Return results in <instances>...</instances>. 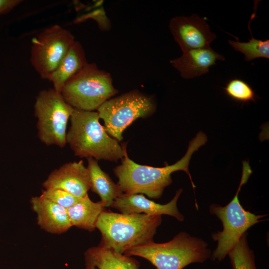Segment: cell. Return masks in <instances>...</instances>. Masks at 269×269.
Wrapping results in <instances>:
<instances>
[{"label":"cell","mask_w":269,"mask_h":269,"mask_svg":"<svg viewBox=\"0 0 269 269\" xmlns=\"http://www.w3.org/2000/svg\"><path fill=\"white\" fill-rule=\"evenodd\" d=\"M224 90L228 97L237 102L245 103L255 101V91L248 83L241 79L230 80Z\"/></svg>","instance_id":"44dd1931"},{"label":"cell","mask_w":269,"mask_h":269,"mask_svg":"<svg viewBox=\"0 0 269 269\" xmlns=\"http://www.w3.org/2000/svg\"><path fill=\"white\" fill-rule=\"evenodd\" d=\"M251 35L252 38L248 42H240L238 38L236 37L237 41L229 40L228 42L234 50L245 55L244 59L246 61H250L259 58L269 59V40L263 41L255 39L253 37L251 32Z\"/></svg>","instance_id":"ffe728a7"},{"label":"cell","mask_w":269,"mask_h":269,"mask_svg":"<svg viewBox=\"0 0 269 269\" xmlns=\"http://www.w3.org/2000/svg\"><path fill=\"white\" fill-rule=\"evenodd\" d=\"M74 41L71 32L58 24L46 28L32 38L30 60L41 78L49 80Z\"/></svg>","instance_id":"9c48e42d"},{"label":"cell","mask_w":269,"mask_h":269,"mask_svg":"<svg viewBox=\"0 0 269 269\" xmlns=\"http://www.w3.org/2000/svg\"><path fill=\"white\" fill-rule=\"evenodd\" d=\"M42 185L44 189H61L79 198L91 188L89 171L82 160L65 163L53 170Z\"/></svg>","instance_id":"8fae6325"},{"label":"cell","mask_w":269,"mask_h":269,"mask_svg":"<svg viewBox=\"0 0 269 269\" xmlns=\"http://www.w3.org/2000/svg\"><path fill=\"white\" fill-rule=\"evenodd\" d=\"M155 110L151 98L133 91L107 100L97 109V113L104 122L107 133L121 141L123 133L128 126L139 118L150 116Z\"/></svg>","instance_id":"ba28073f"},{"label":"cell","mask_w":269,"mask_h":269,"mask_svg":"<svg viewBox=\"0 0 269 269\" xmlns=\"http://www.w3.org/2000/svg\"><path fill=\"white\" fill-rule=\"evenodd\" d=\"M40 196L66 209L74 205L81 198L58 189L42 190Z\"/></svg>","instance_id":"7402d4cb"},{"label":"cell","mask_w":269,"mask_h":269,"mask_svg":"<svg viewBox=\"0 0 269 269\" xmlns=\"http://www.w3.org/2000/svg\"><path fill=\"white\" fill-rule=\"evenodd\" d=\"M88 64L82 46L75 40L49 81L52 82L53 88L60 92L65 84Z\"/></svg>","instance_id":"9a60e30c"},{"label":"cell","mask_w":269,"mask_h":269,"mask_svg":"<svg viewBox=\"0 0 269 269\" xmlns=\"http://www.w3.org/2000/svg\"><path fill=\"white\" fill-rule=\"evenodd\" d=\"M97 112L74 109L66 140L75 155L117 162L122 159L126 146L111 137L99 122Z\"/></svg>","instance_id":"7a4b0ae2"},{"label":"cell","mask_w":269,"mask_h":269,"mask_svg":"<svg viewBox=\"0 0 269 269\" xmlns=\"http://www.w3.org/2000/svg\"><path fill=\"white\" fill-rule=\"evenodd\" d=\"M105 207L100 201H92L88 194L71 207L67 209L68 215L72 226L93 232L96 224Z\"/></svg>","instance_id":"ac0fdd59"},{"label":"cell","mask_w":269,"mask_h":269,"mask_svg":"<svg viewBox=\"0 0 269 269\" xmlns=\"http://www.w3.org/2000/svg\"><path fill=\"white\" fill-rule=\"evenodd\" d=\"M246 232L228 255L233 269H257L254 252L250 249Z\"/></svg>","instance_id":"d6986e66"},{"label":"cell","mask_w":269,"mask_h":269,"mask_svg":"<svg viewBox=\"0 0 269 269\" xmlns=\"http://www.w3.org/2000/svg\"><path fill=\"white\" fill-rule=\"evenodd\" d=\"M85 265L97 269H139V262L112 249L99 245L89 248L84 254Z\"/></svg>","instance_id":"2e32d148"},{"label":"cell","mask_w":269,"mask_h":269,"mask_svg":"<svg viewBox=\"0 0 269 269\" xmlns=\"http://www.w3.org/2000/svg\"><path fill=\"white\" fill-rule=\"evenodd\" d=\"M252 173L249 161H243L242 174L240 185L233 199L226 206L212 204L210 212L222 222L223 230L213 233V240L217 246L211 254V259L220 262L224 259L237 244L243 235L252 226L263 221L267 215H256L245 210L240 204L238 195L242 186L247 183Z\"/></svg>","instance_id":"5b68a950"},{"label":"cell","mask_w":269,"mask_h":269,"mask_svg":"<svg viewBox=\"0 0 269 269\" xmlns=\"http://www.w3.org/2000/svg\"><path fill=\"white\" fill-rule=\"evenodd\" d=\"M217 60H225V57L207 46L186 51L170 62L183 78L190 79L208 73Z\"/></svg>","instance_id":"5bb4252c"},{"label":"cell","mask_w":269,"mask_h":269,"mask_svg":"<svg viewBox=\"0 0 269 269\" xmlns=\"http://www.w3.org/2000/svg\"><path fill=\"white\" fill-rule=\"evenodd\" d=\"M182 192V189L178 190L173 198L165 204L157 203L147 199L141 194L123 193L115 199L111 207L123 214L143 213L148 215H167L182 221L184 219V216L177 206V200Z\"/></svg>","instance_id":"7c38bea8"},{"label":"cell","mask_w":269,"mask_h":269,"mask_svg":"<svg viewBox=\"0 0 269 269\" xmlns=\"http://www.w3.org/2000/svg\"><path fill=\"white\" fill-rule=\"evenodd\" d=\"M207 141L206 135L199 132L189 142L184 155L176 163L162 167L140 165L131 160L125 150L121 164L114 169L118 178L117 184L126 194H144L150 198L161 197L165 187L172 183V173L184 171L189 177L193 188L195 187L188 166L193 153Z\"/></svg>","instance_id":"6da1fadb"},{"label":"cell","mask_w":269,"mask_h":269,"mask_svg":"<svg viewBox=\"0 0 269 269\" xmlns=\"http://www.w3.org/2000/svg\"><path fill=\"white\" fill-rule=\"evenodd\" d=\"M161 215L123 214L103 211L96 224L101 233L99 245L124 254L129 249L153 242Z\"/></svg>","instance_id":"3957f363"},{"label":"cell","mask_w":269,"mask_h":269,"mask_svg":"<svg viewBox=\"0 0 269 269\" xmlns=\"http://www.w3.org/2000/svg\"><path fill=\"white\" fill-rule=\"evenodd\" d=\"M169 27L183 52L210 46L216 37L205 19L196 14L174 17L170 21Z\"/></svg>","instance_id":"30bf717a"},{"label":"cell","mask_w":269,"mask_h":269,"mask_svg":"<svg viewBox=\"0 0 269 269\" xmlns=\"http://www.w3.org/2000/svg\"><path fill=\"white\" fill-rule=\"evenodd\" d=\"M85 269H97L96 267L91 265H86Z\"/></svg>","instance_id":"cb8c5ba5"},{"label":"cell","mask_w":269,"mask_h":269,"mask_svg":"<svg viewBox=\"0 0 269 269\" xmlns=\"http://www.w3.org/2000/svg\"><path fill=\"white\" fill-rule=\"evenodd\" d=\"M118 91L110 75L99 69L94 63L88 64L63 86L61 94L74 109L94 111Z\"/></svg>","instance_id":"8992f818"},{"label":"cell","mask_w":269,"mask_h":269,"mask_svg":"<svg viewBox=\"0 0 269 269\" xmlns=\"http://www.w3.org/2000/svg\"><path fill=\"white\" fill-rule=\"evenodd\" d=\"M124 254L143 258L156 269H183L191 264L204 262L211 252L203 240L181 232L167 242H151L129 249Z\"/></svg>","instance_id":"277c9868"},{"label":"cell","mask_w":269,"mask_h":269,"mask_svg":"<svg viewBox=\"0 0 269 269\" xmlns=\"http://www.w3.org/2000/svg\"><path fill=\"white\" fill-rule=\"evenodd\" d=\"M87 160L90 189L100 196V201L105 207H111L115 199L123 192L117 183H115L109 175L101 168L97 160L93 158H88Z\"/></svg>","instance_id":"e0dca14e"},{"label":"cell","mask_w":269,"mask_h":269,"mask_svg":"<svg viewBox=\"0 0 269 269\" xmlns=\"http://www.w3.org/2000/svg\"><path fill=\"white\" fill-rule=\"evenodd\" d=\"M30 203L38 225L46 232L60 235L72 227L67 209L40 196L31 197Z\"/></svg>","instance_id":"4fadbf2b"},{"label":"cell","mask_w":269,"mask_h":269,"mask_svg":"<svg viewBox=\"0 0 269 269\" xmlns=\"http://www.w3.org/2000/svg\"><path fill=\"white\" fill-rule=\"evenodd\" d=\"M74 109L53 88L38 93L34 104V115L37 119V135L42 143L60 148L65 146L67 124Z\"/></svg>","instance_id":"52a82bcc"},{"label":"cell","mask_w":269,"mask_h":269,"mask_svg":"<svg viewBox=\"0 0 269 269\" xmlns=\"http://www.w3.org/2000/svg\"><path fill=\"white\" fill-rule=\"evenodd\" d=\"M21 2L20 0H0V16L10 12Z\"/></svg>","instance_id":"603a6c76"}]
</instances>
